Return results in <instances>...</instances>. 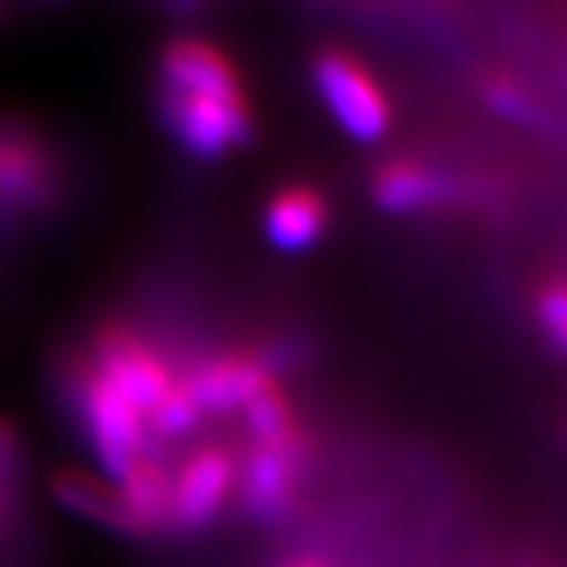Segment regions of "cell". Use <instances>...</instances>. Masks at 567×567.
<instances>
[{
    "mask_svg": "<svg viewBox=\"0 0 567 567\" xmlns=\"http://www.w3.org/2000/svg\"><path fill=\"white\" fill-rule=\"evenodd\" d=\"M70 394L85 442L104 470V476L111 483H121L133 464L152 451L145 416L117 388L107 385L92 365L76 372V379L70 382Z\"/></svg>",
    "mask_w": 567,
    "mask_h": 567,
    "instance_id": "1",
    "label": "cell"
},
{
    "mask_svg": "<svg viewBox=\"0 0 567 567\" xmlns=\"http://www.w3.org/2000/svg\"><path fill=\"white\" fill-rule=\"evenodd\" d=\"M312 464V442L300 432L275 445H249L237 473V502L252 524L275 527L293 514L306 473Z\"/></svg>",
    "mask_w": 567,
    "mask_h": 567,
    "instance_id": "2",
    "label": "cell"
},
{
    "mask_svg": "<svg viewBox=\"0 0 567 567\" xmlns=\"http://www.w3.org/2000/svg\"><path fill=\"white\" fill-rule=\"evenodd\" d=\"M158 114L167 133L189 155L205 162H215L256 136L252 107L246 99H215L158 89Z\"/></svg>",
    "mask_w": 567,
    "mask_h": 567,
    "instance_id": "3",
    "label": "cell"
},
{
    "mask_svg": "<svg viewBox=\"0 0 567 567\" xmlns=\"http://www.w3.org/2000/svg\"><path fill=\"white\" fill-rule=\"evenodd\" d=\"M312 80L331 117L357 142L382 140L391 126V104L382 85L357 58L341 48H324L312 61Z\"/></svg>",
    "mask_w": 567,
    "mask_h": 567,
    "instance_id": "4",
    "label": "cell"
},
{
    "mask_svg": "<svg viewBox=\"0 0 567 567\" xmlns=\"http://www.w3.org/2000/svg\"><path fill=\"white\" fill-rule=\"evenodd\" d=\"M89 365L142 416H148L177 385V375L162 353L121 322H107L95 331Z\"/></svg>",
    "mask_w": 567,
    "mask_h": 567,
    "instance_id": "5",
    "label": "cell"
},
{
    "mask_svg": "<svg viewBox=\"0 0 567 567\" xmlns=\"http://www.w3.org/2000/svg\"><path fill=\"white\" fill-rule=\"evenodd\" d=\"M181 382L205 416L212 413L227 416L234 410H244L265 388L278 385V375L252 347V350H221L203 357L183 372Z\"/></svg>",
    "mask_w": 567,
    "mask_h": 567,
    "instance_id": "6",
    "label": "cell"
},
{
    "mask_svg": "<svg viewBox=\"0 0 567 567\" xmlns=\"http://www.w3.org/2000/svg\"><path fill=\"white\" fill-rule=\"evenodd\" d=\"M240 466L224 447H203L174 473L171 533L208 529L237 492Z\"/></svg>",
    "mask_w": 567,
    "mask_h": 567,
    "instance_id": "7",
    "label": "cell"
},
{
    "mask_svg": "<svg viewBox=\"0 0 567 567\" xmlns=\"http://www.w3.org/2000/svg\"><path fill=\"white\" fill-rule=\"evenodd\" d=\"M58 177L51 152L32 136L0 130V218H25L51 208Z\"/></svg>",
    "mask_w": 567,
    "mask_h": 567,
    "instance_id": "8",
    "label": "cell"
},
{
    "mask_svg": "<svg viewBox=\"0 0 567 567\" xmlns=\"http://www.w3.org/2000/svg\"><path fill=\"white\" fill-rule=\"evenodd\" d=\"M158 89L215 95V99H246L244 80L234 61L215 44L199 39H177L162 51Z\"/></svg>",
    "mask_w": 567,
    "mask_h": 567,
    "instance_id": "9",
    "label": "cell"
},
{
    "mask_svg": "<svg viewBox=\"0 0 567 567\" xmlns=\"http://www.w3.org/2000/svg\"><path fill=\"white\" fill-rule=\"evenodd\" d=\"M48 492L63 511L76 514L82 520L107 529V533H117L123 539H142L140 524L133 520L130 507L123 502L121 488H117V483H111L107 476L76 470V466H61L51 476Z\"/></svg>",
    "mask_w": 567,
    "mask_h": 567,
    "instance_id": "10",
    "label": "cell"
},
{
    "mask_svg": "<svg viewBox=\"0 0 567 567\" xmlns=\"http://www.w3.org/2000/svg\"><path fill=\"white\" fill-rule=\"evenodd\" d=\"M331 221V208L312 186L290 183L278 189L265 205V240L281 252H303L324 237Z\"/></svg>",
    "mask_w": 567,
    "mask_h": 567,
    "instance_id": "11",
    "label": "cell"
},
{
    "mask_svg": "<svg viewBox=\"0 0 567 567\" xmlns=\"http://www.w3.org/2000/svg\"><path fill=\"white\" fill-rule=\"evenodd\" d=\"M369 196L388 215H416L447 203L451 183L416 158H391L372 171Z\"/></svg>",
    "mask_w": 567,
    "mask_h": 567,
    "instance_id": "12",
    "label": "cell"
},
{
    "mask_svg": "<svg viewBox=\"0 0 567 567\" xmlns=\"http://www.w3.org/2000/svg\"><path fill=\"white\" fill-rule=\"evenodd\" d=\"M123 502L130 507L133 520L140 524L142 539L171 533V502H174V473L167 470L158 454L140 457L121 483Z\"/></svg>",
    "mask_w": 567,
    "mask_h": 567,
    "instance_id": "13",
    "label": "cell"
},
{
    "mask_svg": "<svg viewBox=\"0 0 567 567\" xmlns=\"http://www.w3.org/2000/svg\"><path fill=\"white\" fill-rule=\"evenodd\" d=\"M244 423L252 445H275V442H287V439L306 432L300 420H297V413H293V404H290L281 382L265 388L262 394H256L244 406Z\"/></svg>",
    "mask_w": 567,
    "mask_h": 567,
    "instance_id": "14",
    "label": "cell"
},
{
    "mask_svg": "<svg viewBox=\"0 0 567 567\" xmlns=\"http://www.w3.org/2000/svg\"><path fill=\"white\" fill-rule=\"evenodd\" d=\"M203 420H205V413L199 410V404L193 401V394L183 388L181 375H177V385H174V391H171L162 404L155 406V410L145 416V425H148V439H152V445H155V439L174 442V439L189 435L193 429H199Z\"/></svg>",
    "mask_w": 567,
    "mask_h": 567,
    "instance_id": "15",
    "label": "cell"
},
{
    "mask_svg": "<svg viewBox=\"0 0 567 567\" xmlns=\"http://www.w3.org/2000/svg\"><path fill=\"white\" fill-rule=\"evenodd\" d=\"M25 470V445L13 420L0 416V529L13 517V502Z\"/></svg>",
    "mask_w": 567,
    "mask_h": 567,
    "instance_id": "16",
    "label": "cell"
},
{
    "mask_svg": "<svg viewBox=\"0 0 567 567\" xmlns=\"http://www.w3.org/2000/svg\"><path fill=\"white\" fill-rule=\"evenodd\" d=\"M536 319L548 341L567 353V278L548 281L536 290Z\"/></svg>",
    "mask_w": 567,
    "mask_h": 567,
    "instance_id": "17",
    "label": "cell"
},
{
    "mask_svg": "<svg viewBox=\"0 0 567 567\" xmlns=\"http://www.w3.org/2000/svg\"><path fill=\"white\" fill-rule=\"evenodd\" d=\"M486 102L505 114V117H514V121H533L536 107H533V99L527 92L511 80H492L486 82Z\"/></svg>",
    "mask_w": 567,
    "mask_h": 567,
    "instance_id": "18",
    "label": "cell"
},
{
    "mask_svg": "<svg viewBox=\"0 0 567 567\" xmlns=\"http://www.w3.org/2000/svg\"><path fill=\"white\" fill-rule=\"evenodd\" d=\"M281 567H328L319 558H309V555H300V558H290V561H284Z\"/></svg>",
    "mask_w": 567,
    "mask_h": 567,
    "instance_id": "19",
    "label": "cell"
}]
</instances>
